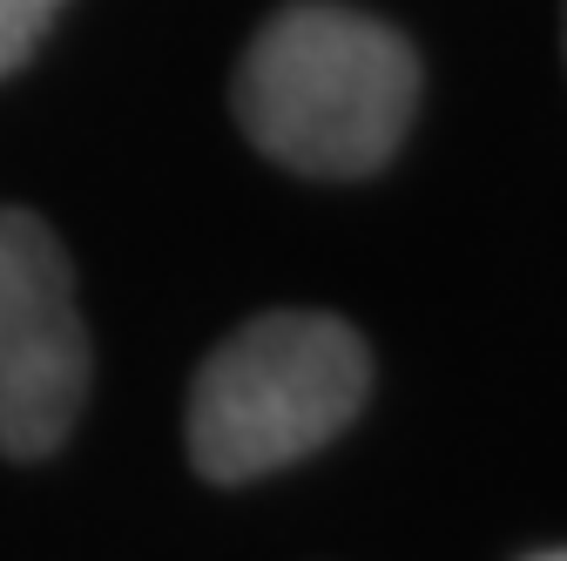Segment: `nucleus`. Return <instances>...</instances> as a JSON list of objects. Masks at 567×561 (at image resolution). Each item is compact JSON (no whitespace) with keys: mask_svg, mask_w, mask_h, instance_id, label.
Masks as SVG:
<instances>
[{"mask_svg":"<svg viewBox=\"0 0 567 561\" xmlns=\"http://www.w3.org/2000/svg\"><path fill=\"white\" fill-rule=\"evenodd\" d=\"M250 143L298 176H372L399 156L419 109V54L379 14L298 0L270 14L230 82Z\"/></svg>","mask_w":567,"mask_h":561,"instance_id":"1","label":"nucleus"},{"mask_svg":"<svg viewBox=\"0 0 567 561\" xmlns=\"http://www.w3.org/2000/svg\"><path fill=\"white\" fill-rule=\"evenodd\" d=\"M372 392L365 338L331 312H264L203 359L189 386V460L203 480H264L338 440Z\"/></svg>","mask_w":567,"mask_h":561,"instance_id":"2","label":"nucleus"},{"mask_svg":"<svg viewBox=\"0 0 567 561\" xmlns=\"http://www.w3.org/2000/svg\"><path fill=\"white\" fill-rule=\"evenodd\" d=\"M89 406V325L61 237L0 210V453L48 460Z\"/></svg>","mask_w":567,"mask_h":561,"instance_id":"3","label":"nucleus"},{"mask_svg":"<svg viewBox=\"0 0 567 561\" xmlns=\"http://www.w3.org/2000/svg\"><path fill=\"white\" fill-rule=\"evenodd\" d=\"M68 0H0V75H14V68L41 48V34L54 28V14Z\"/></svg>","mask_w":567,"mask_h":561,"instance_id":"4","label":"nucleus"},{"mask_svg":"<svg viewBox=\"0 0 567 561\" xmlns=\"http://www.w3.org/2000/svg\"><path fill=\"white\" fill-rule=\"evenodd\" d=\"M527 561H567V548H540V554H527Z\"/></svg>","mask_w":567,"mask_h":561,"instance_id":"5","label":"nucleus"}]
</instances>
